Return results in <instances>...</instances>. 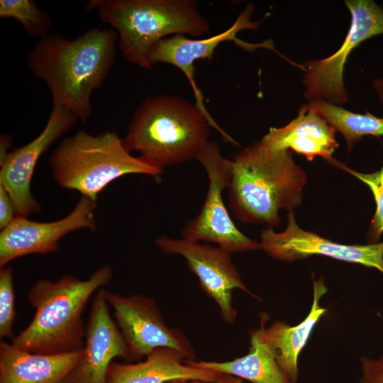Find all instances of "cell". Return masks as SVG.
Wrapping results in <instances>:
<instances>
[{
  "label": "cell",
  "mask_w": 383,
  "mask_h": 383,
  "mask_svg": "<svg viewBox=\"0 0 383 383\" xmlns=\"http://www.w3.org/2000/svg\"><path fill=\"white\" fill-rule=\"evenodd\" d=\"M231 161L228 202L240 221L272 228L280 223L281 210L290 211L300 205L306 174L291 151H274L260 140Z\"/></svg>",
  "instance_id": "2"
},
{
  "label": "cell",
  "mask_w": 383,
  "mask_h": 383,
  "mask_svg": "<svg viewBox=\"0 0 383 383\" xmlns=\"http://www.w3.org/2000/svg\"><path fill=\"white\" fill-rule=\"evenodd\" d=\"M109 265H103L82 280L65 274L56 281L40 279L28 290L27 300L35 309L30 323L11 340L21 350L38 354L73 352L84 345L83 313L96 291L112 279Z\"/></svg>",
  "instance_id": "3"
},
{
  "label": "cell",
  "mask_w": 383,
  "mask_h": 383,
  "mask_svg": "<svg viewBox=\"0 0 383 383\" xmlns=\"http://www.w3.org/2000/svg\"><path fill=\"white\" fill-rule=\"evenodd\" d=\"M16 217L13 204L5 189L0 185V228L8 226Z\"/></svg>",
  "instance_id": "26"
},
{
  "label": "cell",
  "mask_w": 383,
  "mask_h": 383,
  "mask_svg": "<svg viewBox=\"0 0 383 383\" xmlns=\"http://www.w3.org/2000/svg\"><path fill=\"white\" fill-rule=\"evenodd\" d=\"M86 9L116 31L122 56L146 70L152 67L150 50L160 40L210 33L209 21L192 0H91Z\"/></svg>",
  "instance_id": "4"
},
{
  "label": "cell",
  "mask_w": 383,
  "mask_h": 383,
  "mask_svg": "<svg viewBox=\"0 0 383 383\" xmlns=\"http://www.w3.org/2000/svg\"><path fill=\"white\" fill-rule=\"evenodd\" d=\"M351 14L347 35L339 49L304 65V97L309 102L325 101L340 106L348 99L343 73L350 52L363 41L383 34V8L372 0L345 1Z\"/></svg>",
  "instance_id": "8"
},
{
  "label": "cell",
  "mask_w": 383,
  "mask_h": 383,
  "mask_svg": "<svg viewBox=\"0 0 383 383\" xmlns=\"http://www.w3.org/2000/svg\"><path fill=\"white\" fill-rule=\"evenodd\" d=\"M11 138L8 135H3L1 137V160L9 152H7L8 148L11 145Z\"/></svg>",
  "instance_id": "28"
},
{
  "label": "cell",
  "mask_w": 383,
  "mask_h": 383,
  "mask_svg": "<svg viewBox=\"0 0 383 383\" xmlns=\"http://www.w3.org/2000/svg\"><path fill=\"white\" fill-rule=\"evenodd\" d=\"M209 123L201 110L178 96L145 99L123 138L127 150L163 170L196 160L210 142Z\"/></svg>",
  "instance_id": "5"
},
{
  "label": "cell",
  "mask_w": 383,
  "mask_h": 383,
  "mask_svg": "<svg viewBox=\"0 0 383 383\" xmlns=\"http://www.w3.org/2000/svg\"><path fill=\"white\" fill-rule=\"evenodd\" d=\"M84 347L60 354L30 353L0 341V383H63L77 366Z\"/></svg>",
  "instance_id": "17"
},
{
  "label": "cell",
  "mask_w": 383,
  "mask_h": 383,
  "mask_svg": "<svg viewBox=\"0 0 383 383\" xmlns=\"http://www.w3.org/2000/svg\"><path fill=\"white\" fill-rule=\"evenodd\" d=\"M360 362L359 383H383V355L376 359L362 356Z\"/></svg>",
  "instance_id": "25"
},
{
  "label": "cell",
  "mask_w": 383,
  "mask_h": 383,
  "mask_svg": "<svg viewBox=\"0 0 383 383\" xmlns=\"http://www.w3.org/2000/svg\"><path fill=\"white\" fill-rule=\"evenodd\" d=\"M309 104L320 113L335 131L343 135L348 152L364 136H383V117L376 116L368 111L364 114L354 113L325 101L309 102Z\"/></svg>",
  "instance_id": "21"
},
{
  "label": "cell",
  "mask_w": 383,
  "mask_h": 383,
  "mask_svg": "<svg viewBox=\"0 0 383 383\" xmlns=\"http://www.w3.org/2000/svg\"><path fill=\"white\" fill-rule=\"evenodd\" d=\"M267 318L264 313L260 327L250 332V346L245 355L226 362L186 360L185 362L196 367L246 379L251 383H292L264 340L263 327Z\"/></svg>",
  "instance_id": "20"
},
{
  "label": "cell",
  "mask_w": 383,
  "mask_h": 383,
  "mask_svg": "<svg viewBox=\"0 0 383 383\" xmlns=\"http://www.w3.org/2000/svg\"><path fill=\"white\" fill-rule=\"evenodd\" d=\"M254 8L248 5L239 14L231 26L222 33L202 39H190L183 35H174L156 43L150 50L148 60L150 65L157 62L170 64L179 69L189 80L194 91L195 105L201 110L209 121L210 126L220 134L224 131L214 121L204 104L202 94L194 79V62L199 60H211L215 50L223 42L233 40L238 45L248 50L255 49L264 44L252 45L243 42L237 38V34L244 29H256L260 22H252L250 17Z\"/></svg>",
  "instance_id": "14"
},
{
  "label": "cell",
  "mask_w": 383,
  "mask_h": 383,
  "mask_svg": "<svg viewBox=\"0 0 383 383\" xmlns=\"http://www.w3.org/2000/svg\"><path fill=\"white\" fill-rule=\"evenodd\" d=\"M16 319L13 270L10 266L0 271V337L14 338L13 326Z\"/></svg>",
  "instance_id": "24"
},
{
  "label": "cell",
  "mask_w": 383,
  "mask_h": 383,
  "mask_svg": "<svg viewBox=\"0 0 383 383\" xmlns=\"http://www.w3.org/2000/svg\"><path fill=\"white\" fill-rule=\"evenodd\" d=\"M118 35L111 27H93L75 39L51 33L27 56L33 75L49 89L54 105L86 123L92 113L91 96L99 89L116 60Z\"/></svg>",
  "instance_id": "1"
},
{
  "label": "cell",
  "mask_w": 383,
  "mask_h": 383,
  "mask_svg": "<svg viewBox=\"0 0 383 383\" xmlns=\"http://www.w3.org/2000/svg\"><path fill=\"white\" fill-rule=\"evenodd\" d=\"M96 200L81 195L73 210L65 217L51 222H38L16 216L0 233V267L30 254L55 252L67 234L82 229L95 230Z\"/></svg>",
  "instance_id": "13"
},
{
  "label": "cell",
  "mask_w": 383,
  "mask_h": 383,
  "mask_svg": "<svg viewBox=\"0 0 383 383\" xmlns=\"http://www.w3.org/2000/svg\"><path fill=\"white\" fill-rule=\"evenodd\" d=\"M105 295L127 345L129 362L159 348H173L194 360L192 343L182 331L166 324L154 298L139 294L125 296L106 290Z\"/></svg>",
  "instance_id": "9"
},
{
  "label": "cell",
  "mask_w": 383,
  "mask_h": 383,
  "mask_svg": "<svg viewBox=\"0 0 383 383\" xmlns=\"http://www.w3.org/2000/svg\"><path fill=\"white\" fill-rule=\"evenodd\" d=\"M372 87L379 99L383 102V78H376L372 82Z\"/></svg>",
  "instance_id": "29"
},
{
  "label": "cell",
  "mask_w": 383,
  "mask_h": 383,
  "mask_svg": "<svg viewBox=\"0 0 383 383\" xmlns=\"http://www.w3.org/2000/svg\"><path fill=\"white\" fill-rule=\"evenodd\" d=\"M335 130L309 103L303 104L297 116L280 128H270L260 140L274 151L292 150L303 155L309 161L321 157L332 164L333 153L339 145Z\"/></svg>",
  "instance_id": "16"
},
{
  "label": "cell",
  "mask_w": 383,
  "mask_h": 383,
  "mask_svg": "<svg viewBox=\"0 0 383 383\" xmlns=\"http://www.w3.org/2000/svg\"><path fill=\"white\" fill-rule=\"evenodd\" d=\"M57 184L96 200L111 182L126 174H142L155 178L163 173L127 150L113 131L92 135L84 131L62 140L49 158Z\"/></svg>",
  "instance_id": "6"
},
{
  "label": "cell",
  "mask_w": 383,
  "mask_h": 383,
  "mask_svg": "<svg viewBox=\"0 0 383 383\" xmlns=\"http://www.w3.org/2000/svg\"><path fill=\"white\" fill-rule=\"evenodd\" d=\"M137 363L110 365L106 383H167L175 380L212 382L219 373L185 362V357L170 348H159Z\"/></svg>",
  "instance_id": "18"
},
{
  "label": "cell",
  "mask_w": 383,
  "mask_h": 383,
  "mask_svg": "<svg viewBox=\"0 0 383 383\" xmlns=\"http://www.w3.org/2000/svg\"><path fill=\"white\" fill-rule=\"evenodd\" d=\"M326 292L327 287L322 277L313 281V303L309 314L302 321L294 326L280 321L274 322L269 327L264 325V340L292 383H296L298 379L299 354L313 328L327 311L319 304L321 297Z\"/></svg>",
  "instance_id": "19"
},
{
  "label": "cell",
  "mask_w": 383,
  "mask_h": 383,
  "mask_svg": "<svg viewBox=\"0 0 383 383\" xmlns=\"http://www.w3.org/2000/svg\"><path fill=\"white\" fill-rule=\"evenodd\" d=\"M72 112L52 104L45 127L26 145L9 152L1 160L0 185L9 194L16 216L27 218L40 206L31 193V180L39 158L78 121Z\"/></svg>",
  "instance_id": "12"
},
{
  "label": "cell",
  "mask_w": 383,
  "mask_h": 383,
  "mask_svg": "<svg viewBox=\"0 0 383 383\" xmlns=\"http://www.w3.org/2000/svg\"><path fill=\"white\" fill-rule=\"evenodd\" d=\"M189 383H244L243 379L228 374H220L216 379L212 382H204L200 380H192L189 381Z\"/></svg>",
  "instance_id": "27"
},
{
  "label": "cell",
  "mask_w": 383,
  "mask_h": 383,
  "mask_svg": "<svg viewBox=\"0 0 383 383\" xmlns=\"http://www.w3.org/2000/svg\"><path fill=\"white\" fill-rule=\"evenodd\" d=\"M0 17L18 21L28 34L40 38L48 35L51 20L33 0H1Z\"/></svg>",
  "instance_id": "22"
},
{
  "label": "cell",
  "mask_w": 383,
  "mask_h": 383,
  "mask_svg": "<svg viewBox=\"0 0 383 383\" xmlns=\"http://www.w3.org/2000/svg\"><path fill=\"white\" fill-rule=\"evenodd\" d=\"M209 179L205 201L198 216L188 221L183 238L215 243L230 253L260 249V243L244 235L233 222L223 200L229 184L231 161L225 158L215 141H210L196 157Z\"/></svg>",
  "instance_id": "7"
},
{
  "label": "cell",
  "mask_w": 383,
  "mask_h": 383,
  "mask_svg": "<svg viewBox=\"0 0 383 383\" xmlns=\"http://www.w3.org/2000/svg\"><path fill=\"white\" fill-rule=\"evenodd\" d=\"M105 292L102 287L94 296L86 323L82 359L63 383H106L113 358L129 361L127 345L111 316Z\"/></svg>",
  "instance_id": "15"
},
{
  "label": "cell",
  "mask_w": 383,
  "mask_h": 383,
  "mask_svg": "<svg viewBox=\"0 0 383 383\" xmlns=\"http://www.w3.org/2000/svg\"><path fill=\"white\" fill-rule=\"evenodd\" d=\"M155 243L163 253L179 255L185 259L189 270L197 277L201 289L217 304L226 323L233 324L237 318L233 304V290L240 289L259 299L245 285L232 261L231 253L224 249L166 235L158 237Z\"/></svg>",
  "instance_id": "10"
},
{
  "label": "cell",
  "mask_w": 383,
  "mask_h": 383,
  "mask_svg": "<svg viewBox=\"0 0 383 383\" xmlns=\"http://www.w3.org/2000/svg\"><path fill=\"white\" fill-rule=\"evenodd\" d=\"M260 250L280 261L293 262L312 255L373 267L383 274V241L366 245H345L305 231L296 223L293 211H289L282 232L272 228L260 233Z\"/></svg>",
  "instance_id": "11"
},
{
  "label": "cell",
  "mask_w": 383,
  "mask_h": 383,
  "mask_svg": "<svg viewBox=\"0 0 383 383\" xmlns=\"http://www.w3.org/2000/svg\"><path fill=\"white\" fill-rule=\"evenodd\" d=\"M333 164L335 167L351 174L365 184L372 194L375 202V211L367 230L369 243H377L383 233V163L381 168L372 173H362L347 167L338 160Z\"/></svg>",
  "instance_id": "23"
},
{
  "label": "cell",
  "mask_w": 383,
  "mask_h": 383,
  "mask_svg": "<svg viewBox=\"0 0 383 383\" xmlns=\"http://www.w3.org/2000/svg\"><path fill=\"white\" fill-rule=\"evenodd\" d=\"M189 381L187 380H175L167 383H189Z\"/></svg>",
  "instance_id": "30"
}]
</instances>
